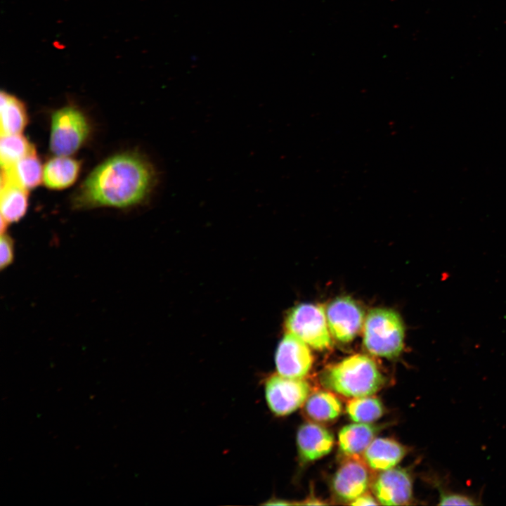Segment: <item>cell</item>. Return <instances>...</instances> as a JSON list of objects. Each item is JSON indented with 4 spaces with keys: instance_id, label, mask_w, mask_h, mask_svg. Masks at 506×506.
<instances>
[{
    "instance_id": "cell-24",
    "label": "cell",
    "mask_w": 506,
    "mask_h": 506,
    "mask_svg": "<svg viewBox=\"0 0 506 506\" xmlns=\"http://www.w3.org/2000/svg\"><path fill=\"white\" fill-rule=\"evenodd\" d=\"M299 505H325V502H321L320 500L316 498H309L302 502H299Z\"/></svg>"
},
{
    "instance_id": "cell-14",
    "label": "cell",
    "mask_w": 506,
    "mask_h": 506,
    "mask_svg": "<svg viewBox=\"0 0 506 506\" xmlns=\"http://www.w3.org/2000/svg\"><path fill=\"white\" fill-rule=\"evenodd\" d=\"M378 427L369 423H352L343 427L338 435L340 451L346 458L361 457L375 439Z\"/></svg>"
},
{
    "instance_id": "cell-8",
    "label": "cell",
    "mask_w": 506,
    "mask_h": 506,
    "mask_svg": "<svg viewBox=\"0 0 506 506\" xmlns=\"http://www.w3.org/2000/svg\"><path fill=\"white\" fill-rule=\"evenodd\" d=\"M329 330L340 342H351L358 334L364 320L361 306L349 297H337L326 309Z\"/></svg>"
},
{
    "instance_id": "cell-21",
    "label": "cell",
    "mask_w": 506,
    "mask_h": 506,
    "mask_svg": "<svg viewBox=\"0 0 506 506\" xmlns=\"http://www.w3.org/2000/svg\"><path fill=\"white\" fill-rule=\"evenodd\" d=\"M439 494V505H476L479 502L474 497L451 491L443 488L438 481L434 482Z\"/></svg>"
},
{
    "instance_id": "cell-5",
    "label": "cell",
    "mask_w": 506,
    "mask_h": 506,
    "mask_svg": "<svg viewBox=\"0 0 506 506\" xmlns=\"http://www.w3.org/2000/svg\"><path fill=\"white\" fill-rule=\"evenodd\" d=\"M285 328L316 350L332 346L326 315L320 305L301 304L293 307L286 317Z\"/></svg>"
},
{
    "instance_id": "cell-3",
    "label": "cell",
    "mask_w": 506,
    "mask_h": 506,
    "mask_svg": "<svg viewBox=\"0 0 506 506\" xmlns=\"http://www.w3.org/2000/svg\"><path fill=\"white\" fill-rule=\"evenodd\" d=\"M404 337V325L396 311L375 309L368 313L363 329V344L369 353L394 358L403 349Z\"/></svg>"
},
{
    "instance_id": "cell-9",
    "label": "cell",
    "mask_w": 506,
    "mask_h": 506,
    "mask_svg": "<svg viewBox=\"0 0 506 506\" xmlns=\"http://www.w3.org/2000/svg\"><path fill=\"white\" fill-rule=\"evenodd\" d=\"M413 479L410 471L392 467L381 471L372 479V492L381 505H405L413 499Z\"/></svg>"
},
{
    "instance_id": "cell-7",
    "label": "cell",
    "mask_w": 506,
    "mask_h": 506,
    "mask_svg": "<svg viewBox=\"0 0 506 506\" xmlns=\"http://www.w3.org/2000/svg\"><path fill=\"white\" fill-rule=\"evenodd\" d=\"M370 469L363 458H346L332 477L334 495L341 501L352 502L367 492L373 479Z\"/></svg>"
},
{
    "instance_id": "cell-2",
    "label": "cell",
    "mask_w": 506,
    "mask_h": 506,
    "mask_svg": "<svg viewBox=\"0 0 506 506\" xmlns=\"http://www.w3.org/2000/svg\"><path fill=\"white\" fill-rule=\"evenodd\" d=\"M323 387L346 397L371 396L380 389L384 377L369 356L356 354L325 369L320 377Z\"/></svg>"
},
{
    "instance_id": "cell-19",
    "label": "cell",
    "mask_w": 506,
    "mask_h": 506,
    "mask_svg": "<svg viewBox=\"0 0 506 506\" xmlns=\"http://www.w3.org/2000/svg\"><path fill=\"white\" fill-rule=\"evenodd\" d=\"M34 151H35L34 145L21 134L1 136L0 162L1 168L11 167Z\"/></svg>"
},
{
    "instance_id": "cell-17",
    "label": "cell",
    "mask_w": 506,
    "mask_h": 506,
    "mask_svg": "<svg viewBox=\"0 0 506 506\" xmlns=\"http://www.w3.org/2000/svg\"><path fill=\"white\" fill-rule=\"evenodd\" d=\"M43 169L36 150L20 159L8 168H1V174L8 179L30 190L43 181Z\"/></svg>"
},
{
    "instance_id": "cell-20",
    "label": "cell",
    "mask_w": 506,
    "mask_h": 506,
    "mask_svg": "<svg viewBox=\"0 0 506 506\" xmlns=\"http://www.w3.org/2000/svg\"><path fill=\"white\" fill-rule=\"evenodd\" d=\"M346 410L351 420L361 423L373 422L384 413L380 400L371 396L351 398L346 403Z\"/></svg>"
},
{
    "instance_id": "cell-6",
    "label": "cell",
    "mask_w": 506,
    "mask_h": 506,
    "mask_svg": "<svg viewBox=\"0 0 506 506\" xmlns=\"http://www.w3.org/2000/svg\"><path fill=\"white\" fill-rule=\"evenodd\" d=\"M267 404L277 416L291 414L306 401L311 387L304 378H291L280 374L271 375L265 381Z\"/></svg>"
},
{
    "instance_id": "cell-11",
    "label": "cell",
    "mask_w": 506,
    "mask_h": 506,
    "mask_svg": "<svg viewBox=\"0 0 506 506\" xmlns=\"http://www.w3.org/2000/svg\"><path fill=\"white\" fill-rule=\"evenodd\" d=\"M297 444L299 457L303 462L314 461L331 451L334 436L323 426L306 422L297 432Z\"/></svg>"
},
{
    "instance_id": "cell-10",
    "label": "cell",
    "mask_w": 506,
    "mask_h": 506,
    "mask_svg": "<svg viewBox=\"0 0 506 506\" xmlns=\"http://www.w3.org/2000/svg\"><path fill=\"white\" fill-rule=\"evenodd\" d=\"M275 361L278 374L291 378H304L312 367L313 356L306 342L286 332L278 345Z\"/></svg>"
},
{
    "instance_id": "cell-12",
    "label": "cell",
    "mask_w": 506,
    "mask_h": 506,
    "mask_svg": "<svg viewBox=\"0 0 506 506\" xmlns=\"http://www.w3.org/2000/svg\"><path fill=\"white\" fill-rule=\"evenodd\" d=\"M1 233L9 225L19 221L28 207V190L1 174Z\"/></svg>"
},
{
    "instance_id": "cell-16",
    "label": "cell",
    "mask_w": 506,
    "mask_h": 506,
    "mask_svg": "<svg viewBox=\"0 0 506 506\" xmlns=\"http://www.w3.org/2000/svg\"><path fill=\"white\" fill-rule=\"evenodd\" d=\"M1 136L20 134L28 122L24 103L16 96L1 91L0 94Z\"/></svg>"
},
{
    "instance_id": "cell-25",
    "label": "cell",
    "mask_w": 506,
    "mask_h": 506,
    "mask_svg": "<svg viewBox=\"0 0 506 506\" xmlns=\"http://www.w3.org/2000/svg\"><path fill=\"white\" fill-rule=\"evenodd\" d=\"M265 504H266V505H292V504H294V503H292V502H289L285 501V500H271V501H268V502H266V503H265Z\"/></svg>"
},
{
    "instance_id": "cell-23",
    "label": "cell",
    "mask_w": 506,
    "mask_h": 506,
    "mask_svg": "<svg viewBox=\"0 0 506 506\" xmlns=\"http://www.w3.org/2000/svg\"><path fill=\"white\" fill-rule=\"evenodd\" d=\"M349 504L352 505H376L378 503L369 493L365 492Z\"/></svg>"
},
{
    "instance_id": "cell-22",
    "label": "cell",
    "mask_w": 506,
    "mask_h": 506,
    "mask_svg": "<svg viewBox=\"0 0 506 506\" xmlns=\"http://www.w3.org/2000/svg\"><path fill=\"white\" fill-rule=\"evenodd\" d=\"M14 240L6 232L1 233L0 252L1 271L9 266L14 260Z\"/></svg>"
},
{
    "instance_id": "cell-15",
    "label": "cell",
    "mask_w": 506,
    "mask_h": 506,
    "mask_svg": "<svg viewBox=\"0 0 506 506\" xmlns=\"http://www.w3.org/2000/svg\"><path fill=\"white\" fill-rule=\"evenodd\" d=\"M79 162L67 156H58L50 159L43 169V182L53 190H61L72 185L79 176Z\"/></svg>"
},
{
    "instance_id": "cell-18",
    "label": "cell",
    "mask_w": 506,
    "mask_h": 506,
    "mask_svg": "<svg viewBox=\"0 0 506 506\" xmlns=\"http://www.w3.org/2000/svg\"><path fill=\"white\" fill-rule=\"evenodd\" d=\"M341 401L332 392L319 391L310 394L304 403V412L311 420L327 422L337 419L342 413Z\"/></svg>"
},
{
    "instance_id": "cell-4",
    "label": "cell",
    "mask_w": 506,
    "mask_h": 506,
    "mask_svg": "<svg viewBox=\"0 0 506 506\" xmlns=\"http://www.w3.org/2000/svg\"><path fill=\"white\" fill-rule=\"evenodd\" d=\"M91 131L90 122L78 108L67 105L51 116L50 150L58 156L75 153L85 143Z\"/></svg>"
},
{
    "instance_id": "cell-1",
    "label": "cell",
    "mask_w": 506,
    "mask_h": 506,
    "mask_svg": "<svg viewBox=\"0 0 506 506\" xmlns=\"http://www.w3.org/2000/svg\"><path fill=\"white\" fill-rule=\"evenodd\" d=\"M157 182L153 165L135 152L109 157L97 166L74 193L73 207L126 208L144 202Z\"/></svg>"
},
{
    "instance_id": "cell-13",
    "label": "cell",
    "mask_w": 506,
    "mask_h": 506,
    "mask_svg": "<svg viewBox=\"0 0 506 506\" xmlns=\"http://www.w3.org/2000/svg\"><path fill=\"white\" fill-rule=\"evenodd\" d=\"M408 449L394 439H375L363 454V459L372 470L383 471L394 467L407 454Z\"/></svg>"
}]
</instances>
